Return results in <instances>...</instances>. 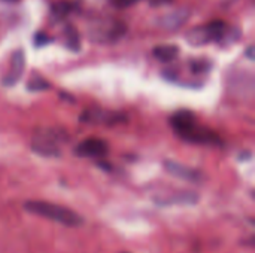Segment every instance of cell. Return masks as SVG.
Listing matches in <instances>:
<instances>
[{
	"mask_svg": "<svg viewBox=\"0 0 255 253\" xmlns=\"http://www.w3.org/2000/svg\"><path fill=\"white\" fill-rule=\"evenodd\" d=\"M64 43L67 49L76 52L81 49V40H79V33L73 25H66L64 28Z\"/></svg>",
	"mask_w": 255,
	"mask_h": 253,
	"instance_id": "cell-13",
	"label": "cell"
},
{
	"mask_svg": "<svg viewBox=\"0 0 255 253\" xmlns=\"http://www.w3.org/2000/svg\"><path fill=\"white\" fill-rule=\"evenodd\" d=\"M224 1H226V3H233L235 0H224Z\"/></svg>",
	"mask_w": 255,
	"mask_h": 253,
	"instance_id": "cell-22",
	"label": "cell"
},
{
	"mask_svg": "<svg viewBox=\"0 0 255 253\" xmlns=\"http://www.w3.org/2000/svg\"><path fill=\"white\" fill-rule=\"evenodd\" d=\"M126 24L121 21H105L90 28V37L99 43H114L126 34Z\"/></svg>",
	"mask_w": 255,
	"mask_h": 253,
	"instance_id": "cell-4",
	"label": "cell"
},
{
	"mask_svg": "<svg viewBox=\"0 0 255 253\" xmlns=\"http://www.w3.org/2000/svg\"><path fill=\"white\" fill-rule=\"evenodd\" d=\"M247 57H248L250 60H254V46H253V45L248 48V51H247Z\"/></svg>",
	"mask_w": 255,
	"mask_h": 253,
	"instance_id": "cell-20",
	"label": "cell"
},
{
	"mask_svg": "<svg viewBox=\"0 0 255 253\" xmlns=\"http://www.w3.org/2000/svg\"><path fill=\"white\" fill-rule=\"evenodd\" d=\"M108 152H109L108 143L99 137H88L75 148V154L82 158H102L106 157Z\"/></svg>",
	"mask_w": 255,
	"mask_h": 253,
	"instance_id": "cell-6",
	"label": "cell"
},
{
	"mask_svg": "<svg viewBox=\"0 0 255 253\" xmlns=\"http://www.w3.org/2000/svg\"><path fill=\"white\" fill-rule=\"evenodd\" d=\"M188 16H190L188 9H185V7L176 9V10H172V12L163 15L158 19V25L166 30H178L179 27H182L187 22Z\"/></svg>",
	"mask_w": 255,
	"mask_h": 253,
	"instance_id": "cell-9",
	"label": "cell"
},
{
	"mask_svg": "<svg viewBox=\"0 0 255 253\" xmlns=\"http://www.w3.org/2000/svg\"><path fill=\"white\" fill-rule=\"evenodd\" d=\"M24 67H25L24 51H22V49H18V51H15V52L12 54V57H10L9 70H7V73L3 76L1 84H3L4 86H12V85H15V84L21 79V76H22V73H24Z\"/></svg>",
	"mask_w": 255,
	"mask_h": 253,
	"instance_id": "cell-8",
	"label": "cell"
},
{
	"mask_svg": "<svg viewBox=\"0 0 255 253\" xmlns=\"http://www.w3.org/2000/svg\"><path fill=\"white\" fill-rule=\"evenodd\" d=\"M4 1H7V3H16V1H19V0H4Z\"/></svg>",
	"mask_w": 255,
	"mask_h": 253,
	"instance_id": "cell-21",
	"label": "cell"
},
{
	"mask_svg": "<svg viewBox=\"0 0 255 253\" xmlns=\"http://www.w3.org/2000/svg\"><path fill=\"white\" fill-rule=\"evenodd\" d=\"M152 54L158 61L169 63V61H173L179 55V48L175 45H160L152 49Z\"/></svg>",
	"mask_w": 255,
	"mask_h": 253,
	"instance_id": "cell-12",
	"label": "cell"
},
{
	"mask_svg": "<svg viewBox=\"0 0 255 253\" xmlns=\"http://www.w3.org/2000/svg\"><path fill=\"white\" fill-rule=\"evenodd\" d=\"M61 140V131L54 128H39L31 137V149L42 157H60Z\"/></svg>",
	"mask_w": 255,
	"mask_h": 253,
	"instance_id": "cell-2",
	"label": "cell"
},
{
	"mask_svg": "<svg viewBox=\"0 0 255 253\" xmlns=\"http://www.w3.org/2000/svg\"><path fill=\"white\" fill-rule=\"evenodd\" d=\"M164 169L169 174L178 177V179H182V180H187V182H193V183H202L205 180V174L197 170V169H193V167H188V166H184L181 163H176V161H164Z\"/></svg>",
	"mask_w": 255,
	"mask_h": 253,
	"instance_id": "cell-7",
	"label": "cell"
},
{
	"mask_svg": "<svg viewBox=\"0 0 255 253\" xmlns=\"http://www.w3.org/2000/svg\"><path fill=\"white\" fill-rule=\"evenodd\" d=\"M196 121V115L191 110H178L170 116V125L173 127V130L176 131V134L184 133L185 130H188L191 125H194Z\"/></svg>",
	"mask_w": 255,
	"mask_h": 253,
	"instance_id": "cell-11",
	"label": "cell"
},
{
	"mask_svg": "<svg viewBox=\"0 0 255 253\" xmlns=\"http://www.w3.org/2000/svg\"><path fill=\"white\" fill-rule=\"evenodd\" d=\"M181 139H184L188 143H196V145H214V146H220L221 145V139L211 130L200 127L197 122L194 125H191L188 130H185L184 133L178 134Z\"/></svg>",
	"mask_w": 255,
	"mask_h": 253,
	"instance_id": "cell-5",
	"label": "cell"
},
{
	"mask_svg": "<svg viewBox=\"0 0 255 253\" xmlns=\"http://www.w3.org/2000/svg\"><path fill=\"white\" fill-rule=\"evenodd\" d=\"M73 9V4L66 1V0H61V1H55L52 6H51V13L55 19H61L64 16H67L70 13V10Z\"/></svg>",
	"mask_w": 255,
	"mask_h": 253,
	"instance_id": "cell-14",
	"label": "cell"
},
{
	"mask_svg": "<svg viewBox=\"0 0 255 253\" xmlns=\"http://www.w3.org/2000/svg\"><path fill=\"white\" fill-rule=\"evenodd\" d=\"M82 122L90 124H108L112 125L115 122L123 121V115L114 113V112H105V110H85V113L81 116Z\"/></svg>",
	"mask_w": 255,
	"mask_h": 253,
	"instance_id": "cell-10",
	"label": "cell"
},
{
	"mask_svg": "<svg viewBox=\"0 0 255 253\" xmlns=\"http://www.w3.org/2000/svg\"><path fill=\"white\" fill-rule=\"evenodd\" d=\"M51 85L46 79L43 78H33L31 81H28L27 84V89L28 91H33V92H37V91H45V89H49Z\"/></svg>",
	"mask_w": 255,
	"mask_h": 253,
	"instance_id": "cell-15",
	"label": "cell"
},
{
	"mask_svg": "<svg viewBox=\"0 0 255 253\" xmlns=\"http://www.w3.org/2000/svg\"><path fill=\"white\" fill-rule=\"evenodd\" d=\"M229 25L224 21H212L205 25H199L196 28H191L187 33V40L193 46H202L209 42H220L223 36L226 34Z\"/></svg>",
	"mask_w": 255,
	"mask_h": 253,
	"instance_id": "cell-3",
	"label": "cell"
},
{
	"mask_svg": "<svg viewBox=\"0 0 255 253\" xmlns=\"http://www.w3.org/2000/svg\"><path fill=\"white\" fill-rule=\"evenodd\" d=\"M124 253H128V252H124Z\"/></svg>",
	"mask_w": 255,
	"mask_h": 253,
	"instance_id": "cell-23",
	"label": "cell"
},
{
	"mask_svg": "<svg viewBox=\"0 0 255 253\" xmlns=\"http://www.w3.org/2000/svg\"><path fill=\"white\" fill-rule=\"evenodd\" d=\"M24 209L34 216H39V218L70 227V228H78L84 224V219L79 213H76L75 210H72L69 207L58 206L54 203L31 200V201L24 203Z\"/></svg>",
	"mask_w": 255,
	"mask_h": 253,
	"instance_id": "cell-1",
	"label": "cell"
},
{
	"mask_svg": "<svg viewBox=\"0 0 255 253\" xmlns=\"http://www.w3.org/2000/svg\"><path fill=\"white\" fill-rule=\"evenodd\" d=\"M172 3V0H149L151 6H163V4H169Z\"/></svg>",
	"mask_w": 255,
	"mask_h": 253,
	"instance_id": "cell-19",
	"label": "cell"
},
{
	"mask_svg": "<svg viewBox=\"0 0 255 253\" xmlns=\"http://www.w3.org/2000/svg\"><path fill=\"white\" fill-rule=\"evenodd\" d=\"M137 1H140V0H115V4L118 7H128V6H131V4H134Z\"/></svg>",
	"mask_w": 255,
	"mask_h": 253,
	"instance_id": "cell-18",
	"label": "cell"
},
{
	"mask_svg": "<svg viewBox=\"0 0 255 253\" xmlns=\"http://www.w3.org/2000/svg\"><path fill=\"white\" fill-rule=\"evenodd\" d=\"M49 42H51V37L46 36L43 31H39V33L34 36V45H36V46H45V45H48Z\"/></svg>",
	"mask_w": 255,
	"mask_h": 253,
	"instance_id": "cell-16",
	"label": "cell"
},
{
	"mask_svg": "<svg viewBox=\"0 0 255 253\" xmlns=\"http://www.w3.org/2000/svg\"><path fill=\"white\" fill-rule=\"evenodd\" d=\"M191 69H193L194 73L206 72L209 69V63H206V61H193L191 63Z\"/></svg>",
	"mask_w": 255,
	"mask_h": 253,
	"instance_id": "cell-17",
	"label": "cell"
}]
</instances>
